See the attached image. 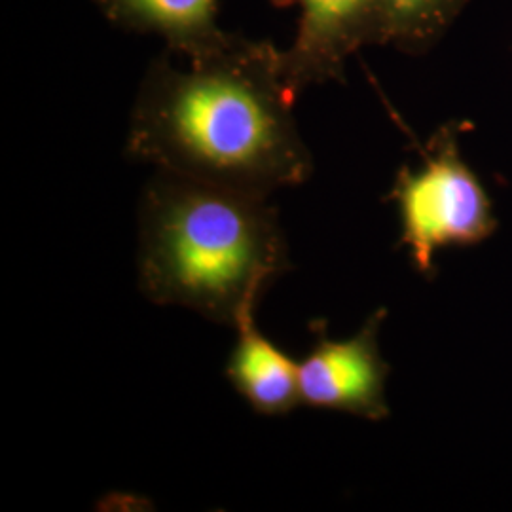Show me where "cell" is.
<instances>
[{"mask_svg": "<svg viewBox=\"0 0 512 512\" xmlns=\"http://www.w3.org/2000/svg\"><path fill=\"white\" fill-rule=\"evenodd\" d=\"M281 74V50L232 35L188 69L150 63L129 118L128 154L203 183L258 196L311 173Z\"/></svg>", "mask_w": 512, "mask_h": 512, "instance_id": "cell-1", "label": "cell"}, {"mask_svg": "<svg viewBox=\"0 0 512 512\" xmlns=\"http://www.w3.org/2000/svg\"><path fill=\"white\" fill-rule=\"evenodd\" d=\"M141 291L213 323L239 325L291 268L268 196L158 171L141 202Z\"/></svg>", "mask_w": 512, "mask_h": 512, "instance_id": "cell-2", "label": "cell"}, {"mask_svg": "<svg viewBox=\"0 0 512 512\" xmlns=\"http://www.w3.org/2000/svg\"><path fill=\"white\" fill-rule=\"evenodd\" d=\"M403 241L416 268L429 274L433 258L450 245H471L495 228L492 203L454 150H440L418 171L403 169L393 188Z\"/></svg>", "mask_w": 512, "mask_h": 512, "instance_id": "cell-3", "label": "cell"}, {"mask_svg": "<svg viewBox=\"0 0 512 512\" xmlns=\"http://www.w3.org/2000/svg\"><path fill=\"white\" fill-rule=\"evenodd\" d=\"M385 311H378L355 338L334 342L323 323H313L315 346L298 363L302 404L340 410L368 420L385 418L387 365L378 349V327Z\"/></svg>", "mask_w": 512, "mask_h": 512, "instance_id": "cell-4", "label": "cell"}, {"mask_svg": "<svg viewBox=\"0 0 512 512\" xmlns=\"http://www.w3.org/2000/svg\"><path fill=\"white\" fill-rule=\"evenodd\" d=\"M300 12L293 44L281 50V74L294 99L338 76L346 55L376 38L378 0H291Z\"/></svg>", "mask_w": 512, "mask_h": 512, "instance_id": "cell-5", "label": "cell"}, {"mask_svg": "<svg viewBox=\"0 0 512 512\" xmlns=\"http://www.w3.org/2000/svg\"><path fill=\"white\" fill-rule=\"evenodd\" d=\"M112 25L164 38L188 61L215 52L230 33L219 27V0H93Z\"/></svg>", "mask_w": 512, "mask_h": 512, "instance_id": "cell-6", "label": "cell"}, {"mask_svg": "<svg viewBox=\"0 0 512 512\" xmlns=\"http://www.w3.org/2000/svg\"><path fill=\"white\" fill-rule=\"evenodd\" d=\"M226 376L239 395L262 416H285L298 404L300 376L293 359L256 329L255 315L238 327Z\"/></svg>", "mask_w": 512, "mask_h": 512, "instance_id": "cell-7", "label": "cell"}, {"mask_svg": "<svg viewBox=\"0 0 512 512\" xmlns=\"http://www.w3.org/2000/svg\"><path fill=\"white\" fill-rule=\"evenodd\" d=\"M459 0H378V40L416 46L433 37Z\"/></svg>", "mask_w": 512, "mask_h": 512, "instance_id": "cell-8", "label": "cell"}]
</instances>
